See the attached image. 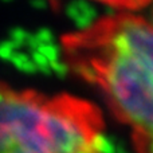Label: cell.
Masks as SVG:
<instances>
[{"label": "cell", "mask_w": 153, "mask_h": 153, "mask_svg": "<svg viewBox=\"0 0 153 153\" xmlns=\"http://www.w3.org/2000/svg\"><path fill=\"white\" fill-rule=\"evenodd\" d=\"M62 58L102 94L132 130L137 153H153V23L116 13L62 38Z\"/></svg>", "instance_id": "1"}, {"label": "cell", "mask_w": 153, "mask_h": 153, "mask_svg": "<svg viewBox=\"0 0 153 153\" xmlns=\"http://www.w3.org/2000/svg\"><path fill=\"white\" fill-rule=\"evenodd\" d=\"M152 16H153V13H152ZM152 23H153V19H152Z\"/></svg>", "instance_id": "5"}, {"label": "cell", "mask_w": 153, "mask_h": 153, "mask_svg": "<svg viewBox=\"0 0 153 153\" xmlns=\"http://www.w3.org/2000/svg\"><path fill=\"white\" fill-rule=\"evenodd\" d=\"M103 129L100 109L87 101L0 82V153H105Z\"/></svg>", "instance_id": "2"}, {"label": "cell", "mask_w": 153, "mask_h": 153, "mask_svg": "<svg viewBox=\"0 0 153 153\" xmlns=\"http://www.w3.org/2000/svg\"><path fill=\"white\" fill-rule=\"evenodd\" d=\"M97 1L120 10H138L153 3V0H97Z\"/></svg>", "instance_id": "3"}, {"label": "cell", "mask_w": 153, "mask_h": 153, "mask_svg": "<svg viewBox=\"0 0 153 153\" xmlns=\"http://www.w3.org/2000/svg\"><path fill=\"white\" fill-rule=\"evenodd\" d=\"M48 1H50L51 7H54V8H58L59 7V1H58V0H48Z\"/></svg>", "instance_id": "4"}]
</instances>
